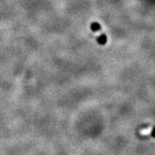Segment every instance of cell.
<instances>
[{"instance_id":"obj_2","label":"cell","mask_w":155,"mask_h":155,"mask_svg":"<svg viewBox=\"0 0 155 155\" xmlns=\"http://www.w3.org/2000/svg\"><path fill=\"white\" fill-rule=\"evenodd\" d=\"M91 29L93 31H98L101 29V25L99 23L94 22L91 24Z\"/></svg>"},{"instance_id":"obj_1","label":"cell","mask_w":155,"mask_h":155,"mask_svg":"<svg viewBox=\"0 0 155 155\" xmlns=\"http://www.w3.org/2000/svg\"><path fill=\"white\" fill-rule=\"evenodd\" d=\"M106 41H107V37L105 34H101L100 37L97 38V42L101 45H105Z\"/></svg>"},{"instance_id":"obj_3","label":"cell","mask_w":155,"mask_h":155,"mask_svg":"<svg viewBox=\"0 0 155 155\" xmlns=\"http://www.w3.org/2000/svg\"><path fill=\"white\" fill-rule=\"evenodd\" d=\"M151 135H153V137H155V127L153 129V131H151Z\"/></svg>"}]
</instances>
